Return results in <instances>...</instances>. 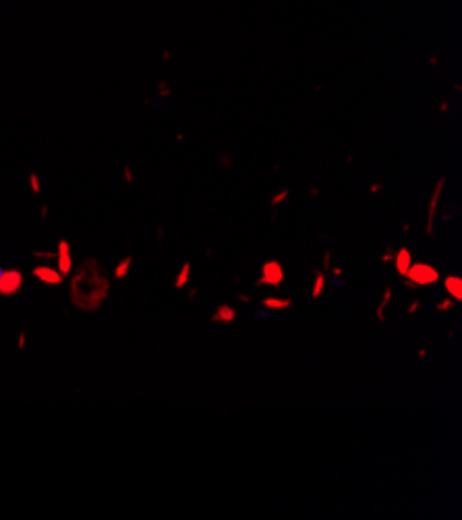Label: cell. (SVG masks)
<instances>
[{"label":"cell","instance_id":"5bb4252c","mask_svg":"<svg viewBox=\"0 0 462 520\" xmlns=\"http://www.w3.org/2000/svg\"><path fill=\"white\" fill-rule=\"evenodd\" d=\"M330 268H332V253L326 251L323 253V259H321V271H330Z\"/></svg>","mask_w":462,"mask_h":520},{"label":"cell","instance_id":"8992f818","mask_svg":"<svg viewBox=\"0 0 462 520\" xmlns=\"http://www.w3.org/2000/svg\"><path fill=\"white\" fill-rule=\"evenodd\" d=\"M292 302H295V299H290V297H264L261 299V305H264V309H267V311H286V309L292 307Z\"/></svg>","mask_w":462,"mask_h":520},{"label":"cell","instance_id":"9a60e30c","mask_svg":"<svg viewBox=\"0 0 462 520\" xmlns=\"http://www.w3.org/2000/svg\"><path fill=\"white\" fill-rule=\"evenodd\" d=\"M129 266H131V259H125V261H122L120 266L116 268V276H118V278H122V276H125L127 271H129Z\"/></svg>","mask_w":462,"mask_h":520},{"label":"cell","instance_id":"44dd1931","mask_svg":"<svg viewBox=\"0 0 462 520\" xmlns=\"http://www.w3.org/2000/svg\"><path fill=\"white\" fill-rule=\"evenodd\" d=\"M417 354H419V359H427V351H425V348H419Z\"/></svg>","mask_w":462,"mask_h":520},{"label":"cell","instance_id":"30bf717a","mask_svg":"<svg viewBox=\"0 0 462 520\" xmlns=\"http://www.w3.org/2000/svg\"><path fill=\"white\" fill-rule=\"evenodd\" d=\"M35 276L40 278V280H44L46 284H58L60 280H63V276H60L58 271H54L52 268H37Z\"/></svg>","mask_w":462,"mask_h":520},{"label":"cell","instance_id":"e0dca14e","mask_svg":"<svg viewBox=\"0 0 462 520\" xmlns=\"http://www.w3.org/2000/svg\"><path fill=\"white\" fill-rule=\"evenodd\" d=\"M390 261H394V249H388V253L381 255V263H390Z\"/></svg>","mask_w":462,"mask_h":520},{"label":"cell","instance_id":"2e32d148","mask_svg":"<svg viewBox=\"0 0 462 520\" xmlns=\"http://www.w3.org/2000/svg\"><path fill=\"white\" fill-rule=\"evenodd\" d=\"M419 309H421V301H412L409 305V309H406V315H414Z\"/></svg>","mask_w":462,"mask_h":520},{"label":"cell","instance_id":"ba28073f","mask_svg":"<svg viewBox=\"0 0 462 520\" xmlns=\"http://www.w3.org/2000/svg\"><path fill=\"white\" fill-rule=\"evenodd\" d=\"M21 286V274L17 271H9V274L0 276V290L2 292H15Z\"/></svg>","mask_w":462,"mask_h":520},{"label":"cell","instance_id":"ac0fdd59","mask_svg":"<svg viewBox=\"0 0 462 520\" xmlns=\"http://www.w3.org/2000/svg\"><path fill=\"white\" fill-rule=\"evenodd\" d=\"M197 294H199V288H197V286H191L189 292H187V299H189V301H195V299H197Z\"/></svg>","mask_w":462,"mask_h":520},{"label":"cell","instance_id":"7a4b0ae2","mask_svg":"<svg viewBox=\"0 0 462 520\" xmlns=\"http://www.w3.org/2000/svg\"><path fill=\"white\" fill-rule=\"evenodd\" d=\"M284 282V268L278 259H269L261 266V274L255 280L257 288H264V286H269L274 290H280V286Z\"/></svg>","mask_w":462,"mask_h":520},{"label":"cell","instance_id":"4fadbf2b","mask_svg":"<svg viewBox=\"0 0 462 520\" xmlns=\"http://www.w3.org/2000/svg\"><path fill=\"white\" fill-rule=\"evenodd\" d=\"M452 307H454V301H452L450 297L442 299V301H440V302H437V305H435V309H437V311H440V313H444V311H450Z\"/></svg>","mask_w":462,"mask_h":520},{"label":"cell","instance_id":"277c9868","mask_svg":"<svg viewBox=\"0 0 462 520\" xmlns=\"http://www.w3.org/2000/svg\"><path fill=\"white\" fill-rule=\"evenodd\" d=\"M411 263H412V255H411V251L406 249V247H400L398 251H394V268H396V274L400 278L406 276Z\"/></svg>","mask_w":462,"mask_h":520},{"label":"cell","instance_id":"8fae6325","mask_svg":"<svg viewBox=\"0 0 462 520\" xmlns=\"http://www.w3.org/2000/svg\"><path fill=\"white\" fill-rule=\"evenodd\" d=\"M189 280H191V263L187 261V263H184V266H181V269H179V276H176V280H174V288H176V290L187 288Z\"/></svg>","mask_w":462,"mask_h":520},{"label":"cell","instance_id":"52a82bcc","mask_svg":"<svg viewBox=\"0 0 462 520\" xmlns=\"http://www.w3.org/2000/svg\"><path fill=\"white\" fill-rule=\"evenodd\" d=\"M392 299H394V288H392V286H386V288H383V294H381V301L377 302V309H375V319L380 323L386 321V309H388Z\"/></svg>","mask_w":462,"mask_h":520},{"label":"cell","instance_id":"ffe728a7","mask_svg":"<svg viewBox=\"0 0 462 520\" xmlns=\"http://www.w3.org/2000/svg\"><path fill=\"white\" fill-rule=\"evenodd\" d=\"M330 271H332V274H334V278H338V280H340V278H342V274H344V271H342V268H330Z\"/></svg>","mask_w":462,"mask_h":520},{"label":"cell","instance_id":"7c38bea8","mask_svg":"<svg viewBox=\"0 0 462 520\" xmlns=\"http://www.w3.org/2000/svg\"><path fill=\"white\" fill-rule=\"evenodd\" d=\"M68 268H71V257H68L66 247L63 245V253H60V269H63V274H66Z\"/></svg>","mask_w":462,"mask_h":520},{"label":"cell","instance_id":"9c48e42d","mask_svg":"<svg viewBox=\"0 0 462 520\" xmlns=\"http://www.w3.org/2000/svg\"><path fill=\"white\" fill-rule=\"evenodd\" d=\"M326 284H328V278H326V271H315V276H313V286H311V299L313 301H317L323 290H326Z\"/></svg>","mask_w":462,"mask_h":520},{"label":"cell","instance_id":"3957f363","mask_svg":"<svg viewBox=\"0 0 462 520\" xmlns=\"http://www.w3.org/2000/svg\"><path fill=\"white\" fill-rule=\"evenodd\" d=\"M236 317H238L236 309L232 305H228V302H222V305H218V309L212 313L210 321L212 323H234Z\"/></svg>","mask_w":462,"mask_h":520},{"label":"cell","instance_id":"d6986e66","mask_svg":"<svg viewBox=\"0 0 462 520\" xmlns=\"http://www.w3.org/2000/svg\"><path fill=\"white\" fill-rule=\"evenodd\" d=\"M236 299H238V301H241V302H245V305H249V302H251V297H249V294H245V292H241V294H236Z\"/></svg>","mask_w":462,"mask_h":520},{"label":"cell","instance_id":"6da1fadb","mask_svg":"<svg viewBox=\"0 0 462 520\" xmlns=\"http://www.w3.org/2000/svg\"><path fill=\"white\" fill-rule=\"evenodd\" d=\"M406 280L414 284V288H425V286H433L442 280V274L440 269L433 268L431 263H423V261H417V263H411L409 271H406Z\"/></svg>","mask_w":462,"mask_h":520},{"label":"cell","instance_id":"5b68a950","mask_svg":"<svg viewBox=\"0 0 462 520\" xmlns=\"http://www.w3.org/2000/svg\"><path fill=\"white\" fill-rule=\"evenodd\" d=\"M444 288L448 292V297L456 302V301H462V278L456 276V274H450L444 278Z\"/></svg>","mask_w":462,"mask_h":520}]
</instances>
